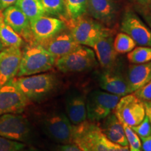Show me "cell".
Returning a JSON list of instances; mask_svg holds the SVG:
<instances>
[{
  "mask_svg": "<svg viewBox=\"0 0 151 151\" xmlns=\"http://www.w3.org/2000/svg\"><path fill=\"white\" fill-rule=\"evenodd\" d=\"M87 13L94 20L111 28L116 24L120 9L115 0H88Z\"/></svg>",
  "mask_w": 151,
  "mask_h": 151,
  "instance_id": "cell-12",
  "label": "cell"
},
{
  "mask_svg": "<svg viewBox=\"0 0 151 151\" xmlns=\"http://www.w3.org/2000/svg\"><path fill=\"white\" fill-rule=\"evenodd\" d=\"M41 126L45 134L55 142L60 144L73 143V125L66 113L52 111L41 119Z\"/></svg>",
  "mask_w": 151,
  "mask_h": 151,
  "instance_id": "cell-5",
  "label": "cell"
},
{
  "mask_svg": "<svg viewBox=\"0 0 151 151\" xmlns=\"http://www.w3.org/2000/svg\"><path fill=\"white\" fill-rule=\"evenodd\" d=\"M120 97L99 90L90 92L86 99L87 118L94 122L104 119L114 111Z\"/></svg>",
  "mask_w": 151,
  "mask_h": 151,
  "instance_id": "cell-8",
  "label": "cell"
},
{
  "mask_svg": "<svg viewBox=\"0 0 151 151\" xmlns=\"http://www.w3.org/2000/svg\"><path fill=\"white\" fill-rule=\"evenodd\" d=\"M0 40L4 48H21L24 43L23 39L4 22L0 25Z\"/></svg>",
  "mask_w": 151,
  "mask_h": 151,
  "instance_id": "cell-23",
  "label": "cell"
},
{
  "mask_svg": "<svg viewBox=\"0 0 151 151\" xmlns=\"http://www.w3.org/2000/svg\"><path fill=\"white\" fill-rule=\"evenodd\" d=\"M62 21L77 43L92 48L106 28L86 14L76 19H67Z\"/></svg>",
  "mask_w": 151,
  "mask_h": 151,
  "instance_id": "cell-4",
  "label": "cell"
},
{
  "mask_svg": "<svg viewBox=\"0 0 151 151\" xmlns=\"http://www.w3.org/2000/svg\"><path fill=\"white\" fill-rule=\"evenodd\" d=\"M25 147V143L0 137V151H18Z\"/></svg>",
  "mask_w": 151,
  "mask_h": 151,
  "instance_id": "cell-29",
  "label": "cell"
},
{
  "mask_svg": "<svg viewBox=\"0 0 151 151\" xmlns=\"http://www.w3.org/2000/svg\"><path fill=\"white\" fill-rule=\"evenodd\" d=\"M2 14L4 23L12 28L24 40L29 43H35L29 19L18 7L16 6L9 7Z\"/></svg>",
  "mask_w": 151,
  "mask_h": 151,
  "instance_id": "cell-17",
  "label": "cell"
},
{
  "mask_svg": "<svg viewBox=\"0 0 151 151\" xmlns=\"http://www.w3.org/2000/svg\"><path fill=\"white\" fill-rule=\"evenodd\" d=\"M0 137L19 142H28L33 137V129L24 116L7 113L0 116Z\"/></svg>",
  "mask_w": 151,
  "mask_h": 151,
  "instance_id": "cell-7",
  "label": "cell"
},
{
  "mask_svg": "<svg viewBox=\"0 0 151 151\" xmlns=\"http://www.w3.org/2000/svg\"><path fill=\"white\" fill-rule=\"evenodd\" d=\"M18 151H39L37 150H36V149H34V148H22L21 150H19Z\"/></svg>",
  "mask_w": 151,
  "mask_h": 151,
  "instance_id": "cell-39",
  "label": "cell"
},
{
  "mask_svg": "<svg viewBox=\"0 0 151 151\" xmlns=\"http://www.w3.org/2000/svg\"><path fill=\"white\" fill-rule=\"evenodd\" d=\"M141 140V148L143 151H151V134L146 137L140 138Z\"/></svg>",
  "mask_w": 151,
  "mask_h": 151,
  "instance_id": "cell-33",
  "label": "cell"
},
{
  "mask_svg": "<svg viewBox=\"0 0 151 151\" xmlns=\"http://www.w3.org/2000/svg\"><path fill=\"white\" fill-rule=\"evenodd\" d=\"M21 58L20 48L8 47L0 51V86L17 76Z\"/></svg>",
  "mask_w": 151,
  "mask_h": 151,
  "instance_id": "cell-15",
  "label": "cell"
},
{
  "mask_svg": "<svg viewBox=\"0 0 151 151\" xmlns=\"http://www.w3.org/2000/svg\"><path fill=\"white\" fill-rule=\"evenodd\" d=\"M29 101L20 91L14 79L0 86V116L7 113H20Z\"/></svg>",
  "mask_w": 151,
  "mask_h": 151,
  "instance_id": "cell-11",
  "label": "cell"
},
{
  "mask_svg": "<svg viewBox=\"0 0 151 151\" xmlns=\"http://www.w3.org/2000/svg\"><path fill=\"white\" fill-rule=\"evenodd\" d=\"M4 17H3V14L1 11H0V25H1V24L4 23Z\"/></svg>",
  "mask_w": 151,
  "mask_h": 151,
  "instance_id": "cell-40",
  "label": "cell"
},
{
  "mask_svg": "<svg viewBox=\"0 0 151 151\" xmlns=\"http://www.w3.org/2000/svg\"><path fill=\"white\" fill-rule=\"evenodd\" d=\"M113 40L114 30L106 27L92 48L97 62L104 70L113 69L118 59V54L113 47Z\"/></svg>",
  "mask_w": 151,
  "mask_h": 151,
  "instance_id": "cell-13",
  "label": "cell"
},
{
  "mask_svg": "<svg viewBox=\"0 0 151 151\" xmlns=\"http://www.w3.org/2000/svg\"><path fill=\"white\" fill-rule=\"evenodd\" d=\"M143 102H144L146 104H147L149 107H150L151 108V101H143Z\"/></svg>",
  "mask_w": 151,
  "mask_h": 151,
  "instance_id": "cell-41",
  "label": "cell"
},
{
  "mask_svg": "<svg viewBox=\"0 0 151 151\" xmlns=\"http://www.w3.org/2000/svg\"><path fill=\"white\" fill-rule=\"evenodd\" d=\"M120 30L127 34L139 46L151 47V29L131 10L122 15Z\"/></svg>",
  "mask_w": 151,
  "mask_h": 151,
  "instance_id": "cell-10",
  "label": "cell"
},
{
  "mask_svg": "<svg viewBox=\"0 0 151 151\" xmlns=\"http://www.w3.org/2000/svg\"><path fill=\"white\" fill-rule=\"evenodd\" d=\"M103 120V123L100 127L106 137L113 142L122 146H128L123 124L119 121L115 113H111Z\"/></svg>",
  "mask_w": 151,
  "mask_h": 151,
  "instance_id": "cell-21",
  "label": "cell"
},
{
  "mask_svg": "<svg viewBox=\"0 0 151 151\" xmlns=\"http://www.w3.org/2000/svg\"><path fill=\"white\" fill-rule=\"evenodd\" d=\"M144 106H145V110H146V116L148 117L149 121H150V124H151V108L150 107H149L145 103H144Z\"/></svg>",
  "mask_w": 151,
  "mask_h": 151,
  "instance_id": "cell-37",
  "label": "cell"
},
{
  "mask_svg": "<svg viewBox=\"0 0 151 151\" xmlns=\"http://www.w3.org/2000/svg\"><path fill=\"white\" fill-rule=\"evenodd\" d=\"M29 21L45 15L41 0H18L15 4Z\"/></svg>",
  "mask_w": 151,
  "mask_h": 151,
  "instance_id": "cell-22",
  "label": "cell"
},
{
  "mask_svg": "<svg viewBox=\"0 0 151 151\" xmlns=\"http://www.w3.org/2000/svg\"><path fill=\"white\" fill-rule=\"evenodd\" d=\"M141 6V10H142L145 12H146L147 14H150L151 16V0H148L146 1V3L143 5H140Z\"/></svg>",
  "mask_w": 151,
  "mask_h": 151,
  "instance_id": "cell-36",
  "label": "cell"
},
{
  "mask_svg": "<svg viewBox=\"0 0 151 151\" xmlns=\"http://www.w3.org/2000/svg\"><path fill=\"white\" fill-rule=\"evenodd\" d=\"M4 48L2 43H1V40H0V51H1V50H2Z\"/></svg>",
  "mask_w": 151,
  "mask_h": 151,
  "instance_id": "cell-42",
  "label": "cell"
},
{
  "mask_svg": "<svg viewBox=\"0 0 151 151\" xmlns=\"http://www.w3.org/2000/svg\"><path fill=\"white\" fill-rule=\"evenodd\" d=\"M55 61V58L39 43H29L22 51L17 76H27L46 72L54 67Z\"/></svg>",
  "mask_w": 151,
  "mask_h": 151,
  "instance_id": "cell-2",
  "label": "cell"
},
{
  "mask_svg": "<svg viewBox=\"0 0 151 151\" xmlns=\"http://www.w3.org/2000/svg\"><path fill=\"white\" fill-rule=\"evenodd\" d=\"M45 15L58 17L62 20L67 18L65 0H41Z\"/></svg>",
  "mask_w": 151,
  "mask_h": 151,
  "instance_id": "cell-24",
  "label": "cell"
},
{
  "mask_svg": "<svg viewBox=\"0 0 151 151\" xmlns=\"http://www.w3.org/2000/svg\"><path fill=\"white\" fill-rule=\"evenodd\" d=\"M30 22L35 43H41L54 37L67 26L61 19L43 15Z\"/></svg>",
  "mask_w": 151,
  "mask_h": 151,
  "instance_id": "cell-14",
  "label": "cell"
},
{
  "mask_svg": "<svg viewBox=\"0 0 151 151\" xmlns=\"http://www.w3.org/2000/svg\"><path fill=\"white\" fill-rule=\"evenodd\" d=\"M73 143L83 151H130L128 146L109 140L95 122L86 120L73 125Z\"/></svg>",
  "mask_w": 151,
  "mask_h": 151,
  "instance_id": "cell-1",
  "label": "cell"
},
{
  "mask_svg": "<svg viewBox=\"0 0 151 151\" xmlns=\"http://www.w3.org/2000/svg\"><path fill=\"white\" fill-rule=\"evenodd\" d=\"M133 93L143 101H151V81Z\"/></svg>",
  "mask_w": 151,
  "mask_h": 151,
  "instance_id": "cell-31",
  "label": "cell"
},
{
  "mask_svg": "<svg viewBox=\"0 0 151 151\" xmlns=\"http://www.w3.org/2000/svg\"><path fill=\"white\" fill-rule=\"evenodd\" d=\"M137 43L129 37L124 32L117 34L113 40V47L118 54H125L131 52L135 47Z\"/></svg>",
  "mask_w": 151,
  "mask_h": 151,
  "instance_id": "cell-25",
  "label": "cell"
},
{
  "mask_svg": "<svg viewBox=\"0 0 151 151\" xmlns=\"http://www.w3.org/2000/svg\"><path fill=\"white\" fill-rule=\"evenodd\" d=\"M65 1L67 16L65 20L76 19L87 13L88 0H65Z\"/></svg>",
  "mask_w": 151,
  "mask_h": 151,
  "instance_id": "cell-26",
  "label": "cell"
},
{
  "mask_svg": "<svg viewBox=\"0 0 151 151\" xmlns=\"http://www.w3.org/2000/svg\"><path fill=\"white\" fill-rule=\"evenodd\" d=\"M66 115L73 125L87 120L86 99L82 92L73 89L68 92L65 99Z\"/></svg>",
  "mask_w": 151,
  "mask_h": 151,
  "instance_id": "cell-18",
  "label": "cell"
},
{
  "mask_svg": "<svg viewBox=\"0 0 151 151\" xmlns=\"http://www.w3.org/2000/svg\"><path fill=\"white\" fill-rule=\"evenodd\" d=\"M18 0H0V11L3 12L5 9L16 4Z\"/></svg>",
  "mask_w": 151,
  "mask_h": 151,
  "instance_id": "cell-34",
  "label": "cell"
},
{
  "mask_svg": "<svg viewBox=\"0 0 151 151\" xmlns=\"http://www.w3.org/2000/svg\"><path fill=\"white\" fill-rule=\"evenodd\" d=\"M131 127L140 138L148 137L151 134V124L146 116L141 123Z\"/></svg>",
  "mask_w": 151,
  "mask_h": 151,
  "instance_id": "cell-30",
  "label": "cell"
},
{
  "mask_svg": "<svg viewBox=\"0 0 151 151\" xmlns=\"http://www.w3.org/2000/svg\"><path fill=\"white\" fill-rule=\"evenodd\" d=\"M139 11H140V14L141 16H142L143 18L144 19L145 22H146V24H148V27H150L151 29V16L150 14H147L145 11L141 10V9H139Z\"/></svg>",
  "mask_w": 151,
  "mask_h": 151,
  "instance_id": "cell-35",
  "label": "cell"
},
{
  "mask_svg": "<svg viewBox=\"0 0 151 151\" xmlns=\"http://www.w3.org/2000/svg\"><path fill=\"white\" fill-rule=\"evenodd\" d=\"M124 132L128 141V147L130 151H142L140 137L135 133L131 127L123 124Z\"/></svg>",
  "mask_w": 151,
  "mask_h": 151,
  "instance_id": "cell-28",
  "label": "cell"
},
{
  "mask_svg": "<svg viewBox=\"0 0 151 151\" xmlns=\"http://www.w3.org/2000/svg\"><path fill=\"white\" fill-rule=\"evenodd\" d=\"M95 53L91 48L80 45L66 55L58 58L55 67L61 72H81L91 69L97 65Z\"/></svg>",
  "mask_w": 151,
  "mask_h": 151,
  "instance_id": "cell-6",
  "label": "cell"
},
{
  "mask_svg": "<svg viewBox=\"0 0 151 151\" xmlns=\"http://www.w3.org/2000/svg\"><path fill=\"white\" fill-rule=\"evenodd\" d=\"M127 80L132 93L151 81V61L143 64H132L129 67Z\"/></svg>",
  "mask_w": 151,
  "mask_h": 151,
  "instance_id": "cell-20",
  "label": "cell"
},
{
  "mask_svg": "<svg viewBox=\"0 0 151 151\" xmlns=\"http://www.w3.org/2000/svg\"><path fill=\"white\" fill-rule=\"evenodd\" d=\"M114 113L122 124L133 127L141 123L146 116L144 103L134 93L120 97Z\"/></svg>",
  "mask_w": 151,
  "mask_h": 151,
  "instance_id": "cell-9",
  "label": "cell"
},
{
  "mask_svg": "<svg viewBox=\"0 0 151 151\" xmlns=\"http://www.w3.org/2000/svg\"><path fill=\"white\" fill-rule=\"evenodd\" d=\"M20 91L29 101L44 99L58 86V78L53 73H44L18 77L14 79Z\"/></svg>",
  "mask_w": 151,
  "mask_h": 151,
  "instance_id": "cell-3",
  "label": "cell"
},
{
  "mask_svg": "<svg viewBox=\"0 0 151 151\" xmlns=\"http://www.w3.org/2000/svg\"><path fill=\"white\" fill-rule=\"evenodd\" d=\"M127 60L132 64H143L151 61V47H135L127 53Z\"/></svg>",
  "mask_w": 151,
  "mask_h": 151,
  "instance_id": "cell-27",
  "label": "cell"
},
{
  "mask_svg": "<svg viewBox=\"0 0 151 151\" xmlns=\"http://www.w3.org/2000/svg\"><path fill=\"white\" fill-rule=\"evenodd\" d=\"M39 44L56 60L66 55L80 46L74 40L70 32L65 29L48 40L39 43Z\"/></svg>",
  "mask_w": 151,
  "mask_h": 151,
  "instance_id": "cell-16",
  "label": "cell"
},
{
  "mask_svg": "<svg viewBox=\"0 0 151 151\" xmlns=\"http://www.w3.org/2000/svg\"><path fill=\"white\" fill-rule=\"evenodd\" d=\"M99 84L103 90L120 97L132 93L127 78L113 69L104 70L100 74Z\"/></svg>",
  "mask_w": 151,
  "mask_h": 151,
  "instance_id": "cell-19",
  "label": "cell"
},
{
  "mask_svg": "<svg viewBox=\"0 0 151 151\" xmlns=\"http://www.w3.org/2000/svg\"><path fill=\"white\" fill-rule=\"evenodd\" d=\"M136 1H137V2L139 4V5H143V4H145L146 3V1H148V0H135Z\"/></svg>",
  "mask_w": 151,
  "mask_h": 151,
  "instance_id": "cell-38",
  "label": "cell"
},
{
  "mask_svg": "<svg viewBox=\"0 0 151 151\" xmlns=\"http://www.w3.org/2000/svg\"><path fill=\"white\" fill-rule=\"evenodd\" d=\"M53 151H83L74 143H67V144H60L56 146Z\"/></svg>",
  "mask_w": 151,
  "mask_h": 151,
  "instance_id": "cell-32",
  "label": "cell"
}]
</instances>
